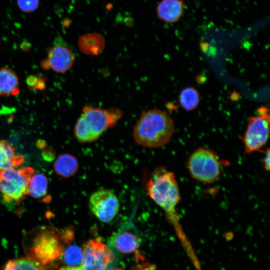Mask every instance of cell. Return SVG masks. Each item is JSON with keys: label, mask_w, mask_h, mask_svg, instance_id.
I'll use <instances>...</instances> for the list:
<instances>
[{"label": "cell", "mask_w": 270, "mask_h": 270, "mask_svg": "<svg viewBox=\"0 0 270 270\" xmlns=\"http://www.w3.org/2000/svg\"><path fill=\"white\" fill-rule=\"evenodd\" d=\"M48 180L45 175L40 173L34 174L29 184L28 195L44 202H49L51 198L48 194Z\"/></svg>", "instance_id": "e0dca14e"}, {"label": "cell", "mask_w": 270, "mask_h": 270, "mask_svg": "<svg viewBox=\"0 0 270 270\" xmlns=\"http://www.w3.org/2000/svg\"><path fill=\"white\" fill-rule=\"evenodd\" d=\"M83 258L82 248L74 244H70L65 248L62 256V262L70 266L80 265Z\"/></svg>", "instance_id": "d6986e66"}, {"label": "cell", "mask_w": 270, "mask_h": 270, "mask_svg": "<svg viewBox=\"0 0 270 270\" xmlns=\"http://www.w3.org/2000/svg\"><path fill=\"white\" fill-rule=\"evenodd\" d=\"M78 164L72 155L65 153L60 155L54 164L55 172L64 178L73 176L78 171Z\"/></svg>", "instance_id": "2e32d148"}, {"label": "cell", "mask_w": 270, "mask_h": 270, "mask_svg": "<svg viewBox=\"0 0 270 270\" xmlns=\"http://www.w3.org/2000/svg\"><path fill=\"white\" fill-rule=\"evenodd\" d=\"M3 270H14V260H9L6 264Z\"/></svg>", "instance_id": "cb8c5ba5"}, {"label": "cell", "mask_w": 270, "mask_h": 270, "mask_svg": "<svg viewBox=\"0 0 270 270\" xmlns=\"http://www.w3.org/2000/svg\"><path fill=\"white\" fill-rule=\"evenodd\" d=\"M178 102L184 110L188 112L192 111L195 109L200 103V94L194 88L186 87L181 91Z\"/></svg>", "instance_id": "ac0fdd59"}, {"label": "cell", "mask_w": 270, "mask_h": 270, "mask_svg": "<svg viewBox=\"0 0 270 270\" xmlns=\"http://www.w3.org/2000/svg\"><path fill=\"white\" fill-rule=\"evenodd\" d=\"M89 207L98 219L108 223L112 221L117 215L120 203L114 192L108 190H100L90 196Z\"/></svg>", "instance_id": "9c48e42d"}, {"label": "cell", "mask_w": 270, "mask_h": 270, "mask_svg": "<svg viewBox=\"0 0 270 270\" xmlns=\"http://www.w3.org/2000/svg\"><path fill=\"white\" fill-rule=\"evenodd\" d=\"M184 6L182 0H162L156 7L158 17L166 23H175L182 18Z\"/></svg>", "instance_id": "8fae6325"}, {"label": "cell", "mask_w": 270, "mask_h": 270, "mask_svg": "<svg viewBox=\"0 0 270 270\" xmlns=\"http://www.w3.org/2000/svg\"><path fill=\"white\" fill-rule=\"evenodd\" d=\"M34 174L33 168H10L0 170V192L5 202H18L28 195V186Z\"/></svg>", "instance_id": "5b68a950"}, {"label": "cell", "mask_w": 270, "mask_h": 270, "mask_svg": "<svg viewBox=\"0 0 270 270\" xmlns=\"http://www.w3.org/2000/svg\"><path fill=\"white\" fill-rule=\"evenodd\" d=\"M174 132L173 120L167 112L154 108L142 112L134 126L132 136L140 146L157 148L167 144Z\"/></svg>", "instance_id": "7a4b0ae2"}, {"label": "cell", "mask_w": 270, "mask_h": 270, "mask_svg": "<svg viewBox=\"0 0 270 270\" xmlns=\"http://www.w3.org/2000/svg\"><path fill=\"white\" fill-rule=\"evenodd\" d=\"M131 270H156V267L155 264L146 262L132 268Z\"/></svg>", "instance_id": "7402d4cb"}, {"label": "cell", "mask_w": 270, "mask_h": 270, "mask_svg": "<svg viewBox=\"0 0 270 270\" xmlns=\"http://www.w3.org/2000/svg\"><path fill=\"white\" fill-rule=\"evenodd\" d=\"M83 258L77 266H64L58 270H106L114 260V254L100 237L86 241L82 246Z\"/></svg>", "instance_id": "52a82bcc"}, {"label": "cell", "mask_w": 270, "mask_h": 270, "mask_svg": "<svg viewBox=\"0 0 270 270\" xmlns=\"http://www.w3.org/2000/svg\"><path fill=\"white\" fill-rule=\"evenodd\" d=\"M106 270H124L121 268H110V269H108V270L106 269Z\"/></svg>", "instance_id": "d4e9b609"}, {"label": "cell", "mask_w": 270, "mask_h": 270, "mask_svg": "<svg viewBox=\"0 0 270 270\" xmlns=\"http://www.w3.org/2000/svg\"><path fill=\"white\" fill-rule=\"evenodd\" d=\"M258 116L248 118V125L242 138L246 154L260 150L266 144L270 132V114L266 108H258Z\"/></svg>", "instance_id": "ba28073f"}, {"label": "cell", "mask_w": 270, "mask_h": 270, "mask_svg": "<svg viewBox=\"0 0 270 270\" xmlns=\"http://www.w3.org/2000/svg\"><path fill=\"white\" fill-rule=\"evenodd\" d=\"M270 150L267 148L264 152V156L263 158V166L267 172L270 170Z\"/></svg>", "instance_id": "603a6c76"}, {"label": "cell", "mask_w": 270, "mask_h": 270, "mask_svg": "<svg viewBox=\"0 0 270 270\" xmlns=\"http://www.w3.org/2000/svg\"><path fill=\"white\" fill-rule=\"evenodd\" d=\"M24 162V156L18 154L7 140H0V170L18 168Z\"/></svg>", "instance_id": "5bb4252c"}, {"label": "cell", "mask_w": 270, "mask_h": 270, "mask_svg": "<svg viewBox=\"0 0 270 270\" xmlns=\"http://www.w3.org/2000/svg\"><path fill=\"white\" fill-rule=\"evenodd\" d=\"M122 114V111L118 108L85 106L74 126V136L82 143L94 142L114 127Z\"/></svg>", "instance_id": "3957f363"}, {"label": "cell", "mask_w": 270, "mask_h": 270, "mask_svg": "<svg viewBox=\"0 0 270 270\" xmlns=\"http://www.w3.org/2000/svg\"><path fill=\"white\" fill-rule=\"evenodd\" d=\"M220 164L218 156L214 151L200 148L189 157L188 168L194 179L204 184H212L220 176Z\"/></svg>", "instance_id": "8992f818"}, {"label": "cell", "mask_w": 270, "mask_h": 270, "mask_svg": "<svg viewBox=\"0 0 270 270\" xmlns=\"http://www.w3.org/2000/svg\"><path fill=\"white\" fill-rule=\"evenodd\" d=\"M146 188L150 198L172 216L180 200L174 174L162 167L156 168L148 181Z\"/></svg>", "instance_id": "277c9868"}, {"label": "cell", "mask_w": 270, "mask_h": 270, "mask_svg": "<svg viewBox=\"0 0 270 270\" xmlns=\"http://www.w3.org/2000/svg\"><path fill=\"white\" fill-rule=\"evenodd\" d=\"M38 0H18V7L24 12H32L36 9Z\"/></svg>", "instance_id": "44dd1931"}, {"label": "cell", "mask_w": 270, "mask_h": 270, "mask_svg": "<svg viewBox=\"0 0 270 270\" xmlns=\"http://www.w3.org/2000/svg\"><path fill=\"white\" fill-rule=\"evenodd\" d=\"M70 242L65 230L42 226L26 233L22 245L27 257L43 270L54 268L62 258L65 245Z\"/></svg>", "instance_id": "6da1fadb"}, {"label": "cell", "mask_w": 270, "mask_h": 270, "mask_svg": "<svg viewBox=\"0 0 270 270\" xmlns=\"http://www.w3.org/2000/svg\"><path fill=\"white\" fill-rule=\"evenodd\" d=\"M13 260L14 270H42L34 262L27 256Z\"/></svg>", "instance_id": "ffe728a7"}, {"label": "cell", "mask_w": 270, "mask_h": 270, "mask_svg": "<svg viewBox=\"0 0 270 270\" xmlns=\"http://www.w3.org/2000/svg\"><path fill=\"white\" fill-rule=\"evenodd\" d=\"M18 78L10 68H0V96H15L19 94Z\"/></svg>", "instance_id": "9a60e30c"}, {"label": "cell", "mask_w": 270, "mask_h": 270, "mask_svg": "<svg viewBox=\"0 0 270 270\" xmlns=\"http://www.w3.org/2000/svg\"><path fill=\"white\" fill-rule=\"evenodd\" d=\"M105 46L104 36L98 32L86 34L80 36L78 39L80 50L86 55H98L104 50Z\"/></svg>", "instance_id": "4fadbf2b"}, {"label": "cell", "mask_w": 270, "mask_h": 270, "mask_svg": "<svg viewBox=\"0 0 270 270\" xmlns=\"http://www.w3.org/2000/svg\"><path fill=\"white\" fill-rule=\"evenodd\" d=\"M140 244V240L136 234L124 230L116 234L111 238L110 246L119 252L131 254L137 251Z\"/></svg>", "instance_id": "7c38bea8"}, {"label": "cell", "mask_w": 270, "mask_h": 270, "mask_svg": "<svg viewBox=\"0 0 270 270\" xmlns=\"http://www.w3.org/2000/svg\"><path fill=\"white\" fill-rule=\"evenodd\" d=\"M74 62V54L69 48L56 45L50 50L47 58L42 62V66L58 73H64L71 68Z\"/></svg>", "instance_id": "30bf717a"}]
</instances>
